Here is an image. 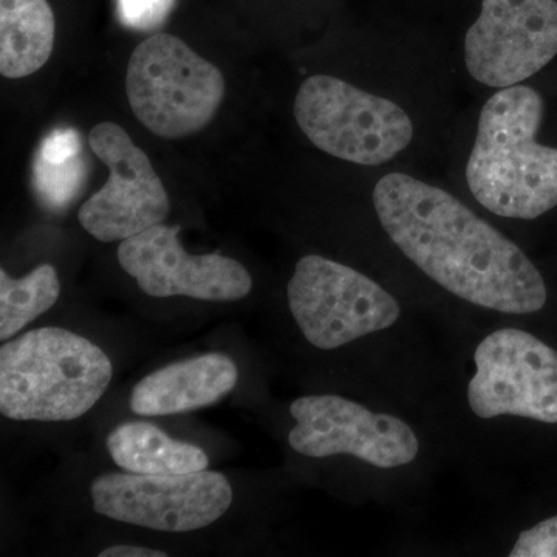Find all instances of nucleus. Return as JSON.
<instances>
[{
  "instance_id": "18",
  "label": "nucleus",
  "mask_w": 557,
  "mask_h": 557,
  "mask_svg": "<svg viewBox=\"0 0 557 557\" xmlns=\"http://www.w3.org/2000/svg\"><path fill=\"white\" fill-rule=\"evenodd\" d=\"M174 0H119L120 20L135 30H150L166 20Z\"/></svg>"
},
{
  "instance_id": "6",
  "label": "nucleus",
  "mask_w": 557,
  "mask_h": 557,
  "mask_svg": "<svg viewBox=\"0 0 557 557\" xmlns=\"http://www.w3.org/2000/svg\"><path fill=\"white\" fill-rule=\"evenodd\" d=\"M287 295L300 332L321 350L392 327L401 314L397 299L375 281L317 255L296 263Z\"/></svg>"
},
{
  "instance_id": "3",
  "label": "nucleus",
  "mask_w": 557,
  "mask_h": 557,
  "mask_svg": "<svg viewBox=\"0 0 557 557\" xmlns=\"http://www.w3.org/2000/svg\"><path fill=\"white\" fill-rule=\"evenodd\" d=\"M112 362L97 344L60 327L24 333L0 348V412L17 421H70L108 391Z\"/></svg>"
},
{
  "instance_id": "14",
  "label": "nucleus",
  "mask_w": 557,
  "mask_h": 557,
  "mask_svg": "<svg viewBox=\"0 0 557 557\" xmlns=\"http://www.w3.org/2000/svg\"><path fill=\"white\" fill-rule=\"evenodd\" d=\"M57 22L47 0H0V75L20 79L53 53Z\"/></svg>"
},
{
  "instance_id": "1",
  "label": "nucleus",
  "mask_w": 557,
  "mask_h": 557,
  "mask_svg": "<svg viewBox=\"0 0 557 557\" xmlns=\"http://www.w3.org/2000/svg\"><path fill=\"white\" fill-rule=\"evenodd\" d=\"M373 205L403 255L458 298L508 314L547 304L525 252L446 190L394 172L376 183Z\"/></svg>"
},
{
  "instance_id": "17",
  "label": "nucleus",
  "mask_w": 557,
  "mask_h": 557,
  "mask_svg": "<svg viewBox=\"0 0 557 557\" xmlns=\"http://www.w3.org/2000/svg\"><path fill=\"white\" fill-rule=\"evenodd\" d=\"M83 168L79 153L64 161H49L38 157L35 166L36 185L42 197L51 203H64L78 190Z\"/></svg>"
},
{
  "instance_id": "11",
  "label": "nucleus",
  "mask_w": 557,
  "mask_h": 557,
  "mask_svg": "<svg viewBox=\"0 0 557 557\" xmlns=\"http://www.w3.org/2000/svg\"><path fill=\"white\" fill-rule=\"evenodd\" d=\"M296 426L288 443L302 456H354L373 467L398 468L416 460L417 435L405 421L373 413L338 395H311L289 406Z\"/></svg>"
},
{
  "instance_id": "9",
  "label": "nucleus",
  "mask_w": 557,
  "mask_h": 557,
  "mask_svg": "<svg viewBox=\"0 0 557 557\" xmlns=\"http://www.w3.org/2000/svg\"><path fill=\"white\" fill-rule=\"evenodd\" d=\"M91 152L106 164L109 180L81 207V226L110 244L137 236L170 215L171 201L145 150L119 124H97L89 134Z\"/></svg>"
},
{
  "instance_id": "15",
  "label": "nucleus",
  "mask_w": 557,
  "mask_h": 557,
  "mask_svg": "<svg viewBox=\"0 0 557 557\" xmlns=\"http://www.w3.org/2000/svg\"><path fill=\"white\" fill-rule=\"evenodd\" d=\"M108 449L119 468L132 474H188L208 468L203 449L178 442L156 424L129 421L110 432Z\"/></svg>"
},
{
  "instance_id": "20",
  "label": "nucleus",
  "mask_w": 557,
  "mask_h": 557,
  "mask_svg": "<svg viewBox=\"0 0 557 557\" xmlns=\"http://www.w3.org/2000/svg\"><path fill=\"white\" fill-rule=\"evenodd\" d=\"M100 557H166V552L160 549H150L146 547H137V545H115L102 549Z\"/></svg>"
},
{
  "instance_id": "2",
  "label": "nucleus",
  "mask_w": 557,
  "mask_h": 557,
  "mask_svg": "<svg viewBox=\"0 0 557 557\" xmlns=\"http://www.w3.org/2000/svg\"><path fill=\"white\" fill-rule=\"evenodd\" d=\"M542 116L541 95L519 84L483 106L467 180L487 211L533 220L557 207V149L536 141Z\"/></svg>"
},
{
  "instance_id": "13",
  "label": "nucleus",
  "mask_w": 557,
  "mask_h": 557,
  "mask_svg": "<svg viewBox=\"0 0 557 557\" xmlns=\"http://www.w3.org/2000/svg\"><path fill=\"white\" fill-rule=\"evenodd\" d=\"M239 370L222 354L183 359L139 381L131 397L137 416L164 417L214 405L236 387Z\"/></svg>"
},
{
  "instance_id": "5",
  "label": "nucleus",
  "mask_w": 557,
  "mask_h": 557,
  "mask_svg": "<svg viewBox=\"0 0 557 557\" xmlns=\"http://www.w3.org/2000/svg\"><path fill=\"white\" fill-rule=\"evenodd\" d=\"M293 110L300 131L318 149L362 166L387 163L413 138L412 121L398 104L335 76L304 81Z\"/></svg>"
},
{
  "instance_id": "10",
  "label": "nucleus",
  "mask_w": 557,
  "mask_h": 557,
  "mask_svg": "<svg viewBox=\"0 0 557 557\" xmlns=\"http://www.w3.org/2000/svg\"><path fill=\"white\" fill-rule=\"evenodd\" d=\"M557 54V0H482L465 36L472 78L505 89L541 72Z\"/></svg>"
},
{
  "instance_id": "19",
  "label": "nucleus",
  "mask_w": 557,
  "mask_h": 557,
  "mask_svg": "<svg viewBox=\"0 0 557 557\" xmlns=\"http://www.w3.org/2000/svg\"><path fill=\"white\" fill-rule=\"evenodd\" d=\"M511 557H557V516L520 533Z\"/></svg>"
},
{
  "instance_id": "7",
  "label": "nucleus",
  "mask_w": 557,
  "mask_h": 557,
  "mask_svg": "<svg viewBox=\"0 0 557 557\" xmlns=\"http://www.w3.org/2000/svg\"><path fill=\"white\" fill-rule=\"evenodd\" d=\"M98 515L149 528L186 533L214 523L233 504V487L219 472L188 474H120L110 472L91 483Z\"/></svg>"
},
{
  "instance_id": "12",
  "label": "nucleus",
  "mask_w": 557,
  "mask_h": 557,
  "mask_svg": "<svg viewBox=\"0 0 557 557\" xmlns=\"http://www.w3.org/2000/svg\"><path fill=\"white\" fill-rule=\"evenodd\" d=\"M180 226L163 223L120 244L121 269L152 298L188 296L211 302L239 300L252 288L251 274L219 252L194 256L178 240Z\"/></svg>"
},
{
  "instance_id": "4",
  "label": "nucleus",
  "mask_w": 557,
  "mask_h": 557,
  "mask_svg": "<svg viewBox=\"0 0 557 557\" xmlns=\"http://www.w3.org/2000/svg\"><path fill=\"white\" fill-rule=\"evenodd\" d=\"M132 112L157 137L178 139L208 127L226 94L218 65L185 40L157 33L131 54L126 75Z\"/></svg>"
},
{
  "instance_id": "16",
  "label": "nucleus",
  "mask_w": 557,
  "mask_h": 557,
  "mask_svg": "<svg viewBox=\"0 0 557 557\" xmlns=\"http://www.w3.org/2000/svg\"><path fill=\"white\" fill-rule=\"evenodd\" d=\"M60 295V277L49 263L21 278L0 270V339L13 338L25 325L49 311Z\"/></svg>"
},
{
  "instance_id": "8",
  "label": "nucleus",
  "mask_w": 557,
  "mask_h": 557,
  "mask_svg": "<svg viewBox=\"0 0 557 557\" xmlns=\"http://www.w3.org/2000/svg\"><path fill=\"white\" fill-rule=\"evenodd\" d=\"M468 403L479 418L557 423V350L531 333L502 329L479 344Z\"/></svg>"
}]
</instances>
